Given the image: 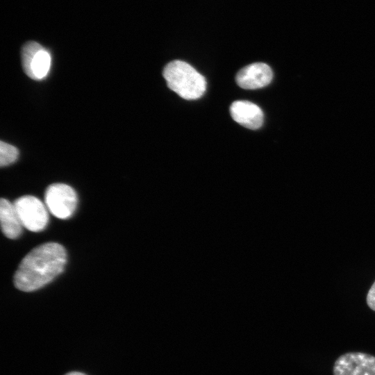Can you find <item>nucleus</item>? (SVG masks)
<instances>
[{"mask_svg":"<svg viewBox=\"0 0 375 375\" xmlns=\"http://www.w3.org/2000/svg\"><path fill=\"white\" fill-rule=\"evenodd\" d=\"M65 248L56 242H47L32 249L22 260L14 276L15 286L31 292L44 286L65 267Z\"/></svg>","mask_w":375,"mask_h":375,"instance_id":"1","label":"nucleus"},{"mask_svg":"<svg viewBox=\"0 0 375 375\" xmlns=\"http://www.w3.org/2000/svg\"><path fill=\"white\" fill-rule=\"evenodd\" d=\"M162 76L168 88L186 100L201 97L206 90V78L182 60H176L167 64Z\"/></svg>","mask_w":375,"mask_h":375,"instance_id":"2","label":"nucleus"},{"mask_svg":"<svg viewBox=\"0 0 375 375\" xmlns=\"http://www.w3.org/2000/svg\"><path fill=\"white\" fill-rule=\"evenodd\" d=\"M21 56L22 67L28 76L37 81L46 78L51 65V56L47 49L30 41L23 46Z\"/></svg>","mask_w":375,"mask_h":375,"instance_id":"3","label":"nucleus"},{"mask_svg":"<svg viewBox=\"0 0 375 375\" xmlns=\"http://www.w3.org/2000/svg\"><path fill=\"white\" fill-rule=\"evenodd\" d=\"M45 203L49 210L59 219H67L74 212L77 205L75 190L64 183L50 185L45 192Z\"/></svg>","mask_w":375,"mask_h":375,"instance_id":"4","label":"nucleus"},{"mask_svg":"<svg viewBox=\"0 0 375 375\" xmlns=\"http://www.w3.org/2000/svg\"><path fill=\"white\" fill-rule=\"evenodd\" d=\"M14 205L23 226L33 232L45 228L49 215L46 206L39 199L31 195L22 196Z\"/></svg>","mask_w":375,"mask_h":375,"instance_id":"5","label":"nucleus"},{"mask_svg":"<svg viewBox=\"0 0 375 375\" xmlns=\"http://www.w3.org/2000/svg\"><path fill=\"white\" fill-rule=\"evenodd\" d=\"M334 375H375V357L360 352L340 356L333 367Z\"/></svg>","mask_w":375,"mask_h":375,"instance_id":"6","label":"nucleus"},{"mask_svg":"<svg viewBox=\"0 0 375 375\" xmlns=\"http://www.w3.org/2000/svg\"><path fill=\"white\" fill-rule=\"evenodd\" d=\"M273 73L270 67L263 62H255L242 68L237 74V84L245 90L263 88L270 83Z\"/></svg>","mask_w":375,"mask_h":375,"instance_id":"7","label":"nucleus"},{"mask_svg":"<svg viewBox=\"0 0 375 375\" xmlns=\"http://www.w3.org/2000/svg\"><path fill=\"white\" fill-rule=\"evenodd\" d=\"M230 113L234 121L249 129H258L263 123L264 116L260 108L248 101L233 102Z\"/></svg>","mask_w":375,"mask_h":375,"instance_id":"8","label":"nucleus"},{"mask_svg":"<svg viewBox=\"0 0 375 375\" xmlns=\"http://www.w3.org/2000/svg\"><path fill=\"white\" fill-rule=\"evenodd\" d=\"M1 226L3 234L10 239L18 238L22 231V224L14 203L2 198L0 201Z\"/></svg>","mask_w":375,"mask_h":375,"instance_id":"9","label":"nucleus"},{"mask_svg":"<svg viewBox=\"0 0 375 375\" xmlns=\"http://www.w3.org/2000/svg\"><path fill=\"white\" fill-rule=\"evenodd\" d=\"M19 151L14 146L1 141L0 142V165L1 167L9 165L18 158Z\"/></svg>","mask_w":375,"mask_h":375,"instance_id":"10","label":"nucleus"},{"mask_svg":"<svg viewBox=\"0 0 375 375\" xmlns=\"http://www.w3.org/2000/svg\"><path fill=\"white\" fill-rule=\"evenodd\" d=\"M367 303L369 307L375 311V282L369 290L367 297Z\"/></svg>","mask_w":375,"mask_h":375,"instance_id":"11","label":"nucleus"},{"mask_svg":"<svg viewBox=\"0 0 375 375\" xmlns=\"http://www.w3.org/2000/svg\"><path fill=\"white\" fill-rule=\"evenodd\" d=\"M65 375H86V374L82 372H72L67 373Z\"/></svg>","mask_w":375,"mask_h":375,"instance_id":"12","label":"nucleus"}]
</instances>
